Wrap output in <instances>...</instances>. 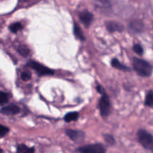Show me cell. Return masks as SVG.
<instances>
[{
  "label": "cell",
  "mask_w": 153,
  "mask_h": 153,
  "mask_svg": "<svg viewBox=\"0 0 153 153\" xmlns=\"http://www.w3.org/2000/svg\"><path fill=\"white\" fill-rule=\"evenodd\" d=\"M8 131H9V128H7V127L0 124V138L4 137V136L8 133Z\"/></svg>",
  "instance_id": "cell-19"
},
{
  "label": "cell",
  "mask_w": 153,
  "mask_h": 153,
  "mask_svg": "<svg viewBox=\"0 0 153 153\" xmlns=\"http://www.w3.org/2000/svg\"><path fill=\"white\" fill-rule=\"evenodd\" d=\"M130 28L132 31H135V32H139L141 31L143 29V24L138 20L133 21L130 23Z\"/></svg>",
  "instance_id": "cell-10"
},
{
  "label": "cell",
  "mask_w": 153,
  "mask_h": 153,
  "mask_svg": "<svg viewBox=\"0 0 153 153\" xmlns=\"http://www.w3.org/2000/svg\"><path fill=\"white\" fill-rule=\"evenodd\" d=\"M22 26L19 22H15V23L11 24V25L9 26V29L11 31L12 33H16L17 31H19V30L22 29Z\"/></svg>",
  "instance_id": "cell-16"
},
{
  "label": "cell",
  "mask_w": 153,
  "mask_h": 153,
  "mask_svg": "<svg viewBox=\"0 0 153 153\" xmlns=\"http://www.w3.org/2000/svg\"><path fill=\"white\" fill-rule=\"evenodd\" d=\"M18 52L20 55H23V56H27L29 54V49L26 46H20L18 47L17 49Z\"/></svg>",
  "instance_id": "cell-18"
},
{
  "label": "cell",
  "mask_w": 153,
  "mask_h": 153,
  "mask_svg": "<svg viewBox=\"0 0 153 153\" xmlns=\"http://www.w3.org/2000/svg\"><path fill=\"white\" fill-rule=\"evenodd\" d=\"M106 27L110 32H115V31H122L123 29V26L122 24L118 23L114 21H108L106 22Z\"/></svg>",
  "instance_id": "cell-9"
},
{
  "label": "cell",
  "mask_w": 153,
  "mask_h": 153,
  "mask_svg": "<svg viewBox=\"0 0 153 153\" xmlns=\"http://www.w3.org/2000/svg\"><path fill=\"white\" fill-rule=\"evenodd\" d=\"M105 140L106 143H108L109 145H113L115 143V140L114 139L113 136L109 135V134H105Z\"/></svg>",
  "instance_id": "cell-20"
},
{
  "label": "cell",
  "mask_w": 153,
  "mask_h": 153,
  "mask_svg": "<svg viewBox=\"0 0 153 153\" xmlns=\"http://www.w3.org/2000/svg\"><path fill=\"white\" fill-rule=\"evenodd\" d=\"M28 66L35 70L40 76H50V75L54 74L53 70L36 61H30L28 63Z\"/></svg>",
  "instance_id": "cell-4"
},
{
  "label": "cell",
  "mask_w": 153,
  "mask_h": 153,
  "mask_svg": "<svg viewBox=\"0 0 153 153\" xmlns=\"http://www.w3.org/2000/svg\"><path fill=\"white\" fill-rule=\"evenodd\" d=\"M8 100V94L4 92H2V91H0V105H2L7 103Z\"/></svg>",
  "instance_id": "cell-17"
},
{
  "label": "cell",
  "mask_w": 153,
  "mask_h": 153,
  "mask_svg": "<svg viewBox=\"0 0 153 153\" xmlns=\"http://www.w3.org/2000/svg\"><path fill=\"white\" fill-rule=\"evenodd\" d=\"M0 153H2V150L1 149V148H0Z\"/></svg>",
  "instance_id": "cell-24"
},
{
  "label": "cell",
  "mask_w": 153,
  "mask_h": 153,
  "mask_svg": "<svg viewBox=\"0 0 153 153\" xmlns=\"http://www.w3.org/2000/svg\"><path fill=\"white\" fill-rule=\"evenodd\" d=\"M66 134L72 140L75 142H81L85 138V133L81 131L67 129L66 130Z\"/></svg>",
  "instance_id": "cell-7"
},
{
  "label": "cell",
  "mask_w": 153,
  "mask_h": 153,
  "mask_svg": "<svg viewBox=\"0 0 153 153\" xmlns=\"http://www.w3.org/2000/svg\"><path fill=\"white\" fill-rule=\"evenodd\" d=\"M133 67L136 73L143 77H148L152 73V67L147 61L134 58L133 60Z\"/></svg>",
  "instance_id": "cell-1"
},
{
  "label": "cell",
  "mask_w": 153,
  "mask_h": 153,
  "mask_svg": "<svg viewBox=\"0 0 153 153\" xmlns=\"http://www.w3.org/2000/svg\"><path fill=\"white\" fill-rule=\"evenodd\" d=\"M145 105L149 107H152L153 106V91H149L146 94V99H145Z\"/></svg>",
  "instance_id": "cell-15"
},
{
  "label": "cell",
  "mask_w": 153,
  "mask_h": 153,
  "mask_svg": "<svg viewBox=\"0 0 153 153\" xmlns=\"http://www.w3.org/2000/svg\"><path fill=\"white\" fill-rule=\"evenodd\" d=\"M133 50L134 51V52H136L137 54H138V55H142L143 54V48H142V46H140V44H136L134 45V47H133Z\"/></svg>",
  "instance_id": "cell-21"
},
{
  "label": "cell",
  "mask_w": 153,
  "mask_h": 153,
  "mask_svg": "<svg viewBox=\"0 0 153 153\" xmlns=\"http://www.w3.org/2000/svg\"><path fill=\"white\" fill-rule=\"evenodd\" d=\"M19 111L20 109L18 106L15 105H10L2 108L0 110V112L5 115H14L19 113Z\"/></svg>",
  "instance_id": "cell-8"
},
{
  "label": "cell",
  "mask_w": 153,
  "mask_h": 153,
  "mask_svg": "<svg viewBox=\"0 0 153 153\" xmlns=\"http://www.w3.org/2000/svg\"><path fill=\"white\" fill-rule=\"evenodd\" d=\"M111 65H112V67H114V68L117 69V70H123V71H126V70H129V69L127 68L126 66L123 65V64H121V63L117 59H116V58H114V59H112Z\"/></svg>",
  "instance_id": "cell-12"
},
{
  "label": "cell",
  "mask_w": 153,
  "mask_h": 153,
  "mask_svg": "<svg viewBox=\"0 0 153 153\" xmlns=\"http://www.w3.org/2000/svg\"><path fill=\"white\" fill-rule=\"evenodd\" d=\"M80 153H105V148L100 143L87 145L79 149Z\"/></svg>",
  "instance_id": "cell-5"
},
{
  "label": "cell",
  "mask_w": 153,
  "mask_h": 153,
  "mask_svg": "<svg viewBox=\"0 0 153 153\" xmlns=\"http://www.w3.org/2000/svg\"><path fill=\"white\" fill-rule=\"evenodd\" d=\"M31 73H28V72H23V73H22V74H21V79L23 81H25V82L30 80V79H31Z\"/></svg>",
  "instance_id": "cell-22"
},
{
  "label": "cell",
  "mask_w": 153,
  "mask_h": 153,
  "mask_svg": "<svg viewBox=\"0 0 153 153\" xmlns=\"http://www.w3.org/2000/svg\"><path fill=\"white\" fill-rule=\"evenodd\" d=\"M74 34L75 36L77 37L78 39L81 40H85V37H84V34L82 32V29L80 28V27L77 25V24H75L74 25Z\"/></svg>",
  "instance_id": "cell-14"
},
{
  "label": "cell",
  "mask_w": 153,
  "mask_h": 153,
  "mask_svg": "<svg viewBox=\"0 0 153 153\" xmlns=\"http://www.w3.org/2000/svg\"><path fill=\"white\" fill-rule=\"evenodd\" d=\"M137 137L140 144L146 149L153 152V136L145 130H139Z\"/></svg>",
  "instance_id": "cell-2"
},
{
  "label": "cell",
  "mask_w": 153,
  "mask_h": 153,
  "mask_svg": "<svg viewBox=\"0 0 153 153\" xmlns=\"http://www.w3.org/2000/svg\"><path fill=\"white\" fill-rule=\"evenodd\" d=\"M16 153H34L33 148H29L24 144H20L17 146Z\"/></svg>",
  "instance_id": "cell-13"
},
{
  "label": "cell",
  "mask_w": 153,
  "mask_h": 153,
  "mask_svg": "<svg viewBox=\"0 0 153 153\" xmlns=\"http://www.w3.org/2000/svg\"><path fill=\"white\" fill-rule=\"evenodd\" d=\"M79 119V113L78 112H70L64 117V120L67 123L76 121Z\"/></svg>",
  "instance_id": "cell-11"
},
{
  "label": "cell",
  "mask_w": 153,
  "mask_h": 153,
  "mask_svg": "<svg viewBox=\"0 0 153 153\" xmlns=\"http://www.w3.org/2000/svg\"><path fill=\"white\" fill-rule=\"evenodd\" d=\"M97 90L98 91V92L100 93V94H102V95H105V91H104V88H103L102 86H100V85H98V86L97 87Z\"/></svg>",
  "instance_id": "cell-23"
},
{
  "label": "cell",
  "mask_w": 153,
  "mask_h": 153,
  "mask_svg": "<svg viewBox=\"0 0 153 153\" xmlns=\"http://www.w3.org/2000/svg\"><path fill=\"white\" fill-rule=\"evenodd\" d=\"M99 108H100V114L102 117L108 116L111 110L110 100L106 94L102 95L99 102Z\"/></svg>",
  "instance_id": "cell-3"
},
{
  "label": "cell",
  "mask_w": 153,
  "mask_h": 153,
  "mask_svg": "<svg viewBox=\"0 0 153 153\" xmlns=\"http://www.w3.org/2000/svg\"><path fill=\"white\" fill-rule=\"evenodd\" d=\"M79 19L81 22L85 25L86 28L91 26L93 20H94V16L92 13L88 10H84L79 13Z\"/></svg>",
  "instance_id": "cell-6"
}]
</instances>
